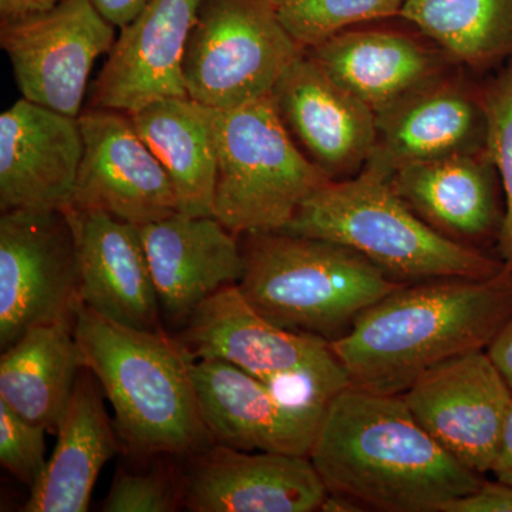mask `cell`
<instances>
[{"instance_id": "cell-1", "label": "cell", "mask_w": 512, "mask_h": 512, "mask_svg": "<svg viewBox=\"0 0 512 512\" xmlns=\"http://www.w3.org/2000/svg\"><path fill=\"white\" fill-rule=\"evenodd\" d=\"M309 458L328 493L365 511L441 512L485 480L420 426L400 394L352 386L330 403Z\"/></svg>"}, {"instance_id": "cell-2", "label": "cell", "mask_w": 512, "mask_h": 512, "mask_svg": "<svg viewBox=\"0 0 512 512\" xmlns=\"http://www.w3.org/2000/svg\"><path fill=\"white\" fill-rule=\"evenodd\" d=\"M511 316L508 268L490 278L427 279L383 296L330 346L350 386L403 394L434 366L487 349Z\"/></svg>"}, {"instance_id": "cell-3", "label": "cell", "mask_w": 512, "mask_h": 512, "mask_svg": "<svg viewBox=\"0 0 512 512\" xmlns=\"http://www.w3.org/2000/svg\"><path fill=\"white\" fill-rule=\"evenodd\" d=\"M73 332L83 367L113 407L124 453L183 458L214 444L192 379L195 360L174 335L126 328L84 305Z\"/></svg>"}, {"instance_id": "cell-4", "label": "cell", "mask_w": 512, "mask_h": 512, "mask_svg": "<svg viewBox=\"0 0 512 512\" xmlns=\"http://www.w3.org/2000/svg\"><path fill=\"white\" fill-rule=\"evenodd\" d=\"M238 288L278 328L332 343L369 306L403 284L345 245L284 231L239 235Z\"/></svg>"}, {"instance_id": "cell-5", "label": "cell", "mask_w": 512, "mask_h": 512, "mask_svg": "<svg viewBox=\"0 0 512 512\" xmlns=\"http://www.w3.org/2000/svg\"><path fill=\"white\" fill-rule=\"evenodd\" d=\"M281 231L345 245L400 284L490 278L505 268L495 252L441 237L407 207L390 180L365 170L313 192Z\"/></svg>"}, {"instance_id": "cell-6", "label": "cell", "mask_w": 512, "mask_h": 512, "mask_svg": "<svg viewBox=\"0 0 512 512\" xmlns=\"http://www.w3.org/2000/svg\"><path fill=\"white\" fill-rule=\"evenodd\" d=\"M215 140L214 217L234 234L281 231L330 183L293 141L271 94L215 110Z\"/></svg>"}, {"instance_id": "cell-7", "label": "cell", "mask_w": 512, "mask_h": 512, "mask_svg": "<svg viewBox=\"0 0 512 512\" xmlns=\"http://www.w3.org/2000/svg\"><path fill=\"white\" fill-rule=\"evenodd\" d=\"M303 52L275 0H202L185 47V92L211 109H235L269 96Z\"/></svg>"}, {"instance_id": "cell-8", "label": "cell", "mask_w": 512, "mask_h": 512, "mask_svg": "<svg viewBox=\"0 0 512 512\" xmlns=\"http://www.w3.org/2000/svg\"><path fill=\"white\" fill-rule=\"evenodd\" d=\"M82 306L76 242L66 212H2V352L36 326L74 323Z\"/></svg>"}, {"instance_id": "cell-9", "label": "cell", "mask_w": 512, "mask_h": 512, "mask_svg": "<svg viewBox=\"0 0 512 512\" xmlns=\"http://www.w3.org/2000/svg\"><path fill=\"white\" fill-rule=\"evenodd\" d=\"M114 29L92 0H63L43 15L2 25L0 45L23 99L80 117L94 63L116 43Z\"/></svg>"}, {"instance_id": "cell-10", "label": "cell", "mask_w": 512, "mask_h": 512, "mask_svg": "<svg viewBox=\"0 0 512 512\" xmlns=\"http://www.w3.org/2000/svg\"><path fill=\"white\" fill-rule=\"evenodd\" d=\"M483 80L454 66L377 113L365 171L390 180L407 164L488 148Z\"/></svg>"}, {"instance_id": "cell-11", "label": "cell", "mask_w": 512, "mask_h": 512, "mask_svg": "<svg viewBox=\"0 0 512 512\" xmlns=\"http://www.w3.org/2000/svg\"><path fill=\"white\" fill-rule=\"evenodd\" d=\"M400 396L451 456L481 476L493 471L512 392L487 350L434 366Z\"/></svg>"}, {"instance_id": "cell-12", "label": "cell", "mask_w": 512, "mask_h": 512, "mask_svg": "<svg viewBox=\"0 0 512 512\" xmlns=\"http://www.w3.org/2000/svg\"><path fill=\"white\" fill-rule=\"evenodd\" d=\"M79 120L83 158L70 207L107 212L134 225L180 211L167 171L138 134L130 114L92 109Z\"/></svg>"}, {"instance_id": "cell-13", "label": "cell", "mask_w": 512, "mask_h": 512, "mask_svg": "<svg viewBox=\"0 0 512 512\" xmlns=\"http://www.w3.org/2000/svg\"><path fill=\"white\" fill-rule=\"evenodd\" d=\"M191 512H313L328 490L311 458L211 444L181 458Z\"/></svg>"}, {"instance_id": "cell-14", "label": "cell", "mask_w": 512, "mask_h": 512, "mask_svg": "<svg viewBox=\"0 0 512 512\" xmlns=\"http://www.w3.org/2000/svg\"><path fill=\"white\" fill-rule=\"evenodd\" d=\"M271 96L293 141L330 181L365 170L376 143V113L308 53L286 67Z\"/></svg>"}, {"instance_id": "cell-15", "label": "cell", "mask_w": 512, "mask_h": 512, "mask_svg": "<svg viewBox=\"0 0 512 512\" xmlns=\"http://www.w3.org/2000/svg\"><path fill=\"white\" fill-rule=\"evenodd\" d=\"M83 147L79 117L16 101L0 114V210L69 208Z\"/></svg>"}, {"instance_id": "cell-16", "label": "cell", "mask_w": 512, "mask_h": 512, "mask_svg": "<svg viewBox=\"0 0 512 512\" xmlns=\"http://www.w3.org/2000/svg\"><path fill=\"white\" fill-rule=\"evenodd\" d=\"M153 275L164 326L175 333L205 299L244 275L239 235L215 217L175 212L138 225Z\"/></svg>"}, {"instance_id": "cell-17", "label": "cell", "mask_w": 512, "mask_h": 512, "mask_svg": "<svg viewBox=\"0 0 512 512\" xmlns=\"http://www.w3.org/2000/svg\"><path fill=\"white\" fill-rule=\"evenodd\" d=\"M390 184L407 207L441 237L495 252L505 200L488 148L404 165L392 175Z\"/></svg>"}, {"instance_id": "cell-18", "label": "cell", "mask_w": 512, "mask_h": 512, "mask_svg": "<svg viewBox=\"0 0 512 512\" xmlns=\"http://www.w3.org/2000/svg\"><path fill=\"white\" fill-rule=\"evenodd\" d=\"M194 360H225L265 377L340 365L330 342L278 328L249 305L238 285L215 292L174 333Z\"/></svg>"}, {"instance_id": "cell-19", "label": "cell", "mask_w": 512, "mask_h": 512, "mask_svg": "<svg viewBox=\"0 0 512 512\" xmlns=\"http://www.w3.org/2000/svg\"><path fill=\"white\" fill-rule=\"evenodd\" d=\"M64 212L76 242L83 305L126 328L165 332L138 225L103 211Z\"/></svg>"}, {"instance_id": "cell-20", "label": "cell", "mask_w": 512, "mask_h": 512, "mask_svg": "<svg viewBox=\"0 0 512 512\" xmlns=\"http://www.w3.org/2000/svg\"><path fill=\"white\" fill-rule=\"evenodd\" d=\"M202 0H150L121 29L94 86V109L131 114L161 97L187 96L183 60Z\"/></svg>"}, {"instance_id": "cell-21", "label": "cell", "mask_w": 512, "mask_h": 512, "mask_svg": "<svg viewBox=\"0 0 512 512\" xmlns=\"http://www.w3.org/2000/svg\"><path fill=\"white\" fill-rule=\"evenodd\" d=\"M305 52L376 114L457 66L419 30L367 23L339 30Z\"/></svg>"}, {"instance_id": "cell-22", "label": "cell", "mask_w": 512, "mask_h": 512, "mask_svg": "<svg viewBox=\"0 0 512 512\" xmlns=\"http://www.w3.org/2000/svg\"><path fill=\"white\" fill-rule=\"evenodd\" d=\"M192 379L215 444L309 457L316 431L285 409L268 387L225 360H195Z\"/></svg>"}, {"instance_id": "cell-23", "label": "cell", "mask_w": 512, "mask_h": 512, "mask_svg": "<svg viewBox=\"0 0 512 512\" xmlns=\"http://www.w3.org/2000/svg\"><path fill=\"white\" fill-rule=\"evenodd\" d=\"M104 399L99 380L92 370L82 367L60 419L55 451L22 511L89 510L100 471L123 451Z\"/></svg>"}, {"instance_id": "cell-24", "label": "cell", "mask_w": 512, "mask_h": 512, "mask_svg": "<svg viewBox=\"0 0 512 512\" xmlns=\"http://www.w3.org/2000/svg\"><path fill=\"white\" fill-rule=\"evenodd\" d=\"M130 117L167 171L180 212L214 217L218 170L215 110L190 96H170L151 101Z\"/></svg>"}, {"instance_id": "cell-25", "label": "cell", "mask_w": 512, "mask_h": 512, "mask_svg": "<svg viewBox=\"0 0 512 512\" xmlns=\"http://www.w3.org/2000/svg\"><path fill=\"white\" fill-rule=\"evenodd\" d=\"M73 325L36 326L0 357V402L47 433H57L83 367Z\"/></svg>"}, {"instance_id": "cell-26", "label": "cell", "mask_w": 512, "mask_h": 512, "mask_svg": "<svg viewBox=\"0 0 512 512\" xmlns=\"http://www.w3.org/2000/svg\"><path fill=\"white\" fill-rule=\"evenodd\" d=\"M399 19L477 76L512 57V0H407Z\"/></svg>"}, {"instance_id": "cell-27", "label": "cell", "mask_w": 512, "mask_h": 512, "mask_svg": "<svg viewBox=\"0 0 512 512\" xmlns=\"http://www.w3.org/2000/svg\"><path fill=\"white\" fill-rule=\"evenodd\" d=\"M407 0H275L279 19L303 50L360 23L399 18Z\"/></svg>"}, {"instance_id": "cell-28", "label": "cell", "mask_w": 512, "mask_h": 512, "mask_svg": "<svg viewBox=\"0 0 512 512\" xmlns=\"http://www.w3.org/2000/svg\"><path fill=\"white\" fill-rule=\"evenodd\" d=\"M488 150L500 174L505 200L503 228L495 252L512 272V57L483 80Z\"/></svg>"}, {"instance_id": "cell-29", "label": "cell", "mask_w": 512, "mask_h": 512, "mask_svg": "<svg viewBox=\"0 0 512 512\" xmlns=\"http://www.w3.org/2000/svg\"><path fill=\"white\" fill-rule=\"evenodd\" d=\"M183 507L180 467L160 464L133 473L117 470L101 510L106 512H173Z\"/></svg>"}, {"instance_id": "cell-30", "label": "cell", "mask_w": 512, "mask_h": 512, "mask_svg": "<svg viewBox=\"0 0 512 512\" xmlns=\"http://www.w3.org/2000/svg\"><path fill=\"white\" fill-rule=\"evenodd\" d=\"M46 433L0 402V464L30 490L46 468Z\"/></svg>"}, {"instance_id": "cell-31", "label": "cell", "mask_w": 512, "mask_h": 512, "mask_svg": "<svg viewBox=\"0 0 512 512\" xmlns=\"http://www.w3.org/2000/svg\"><path fill=\"white\" fill-rule=\"evenodd\" d=\"M441 512H512V484L484 480L473 493L448 501Z\"/></svg>"}, {"instance_id": "cell-32", "label": "cell", "mask_w": 512, "mask_h": 512, "mask_svg": "<svg viewBox=\"0 0 512 512\" xmlns=\"http://www.w3.org/2000/svg\"><path fill=\"white\" fill-rule=\"evenodd\" d=\"M63 0H0L2 25L35 18L56 8Z\"/></svg>"}, {"instance_id": "cell-33", "label": "cell", "mask_w": 512, "mask_h": 512, "mask_svg": "<svg viewBox=\"0 0 512 512\" xmlns=\"http://www.w3.org/2000/svg\"><path fill=\"white\" fill-rule=\"evenodd\" d=\"M485 350L512 392V316Z\"/></svg>"}, {"instance_id": "cell-34", "label": "cell", "mask_w": 512, "mask_h": 512, "mask_svg": "<svg viewBox=\"0 0 512 512\" xmlns=\"http://www.w3.org/2000/svg\"><path fill=\"white\" fill-rule=\"evenodd\" d=\"M93 5L114 28H126L150 0H92Z\"/></svg>"}, {"instance_id": "cell-35", "label": "cell", "mask_w": 512, "mask_h": 512, "mask_svg": "<svg viewBox=\"0 0 512 512\" xmlns=\"http://www.w3.org/2000/svg\"><path fill=\"white\" fill-rule=\"evenodd\" d=\"M491 473L494 474L497 480L512 484V400L507 419H505L500 451H498L497 460H495Z\"/></svg>"}, {"instance_id": "cell-36", "label": "cell", "mask_w": 512, "mask_h": 512, "mask_svg": "<svg viewBox=\"0 0 512 512\" xmlns=\"http://www.w3.org/2000/svg\"><path fill=\"white\" fill-rule=\"evenodd\" d=\"M319 511L323 512H363L365 508L357 504L352 498L342 494L328 493L320 505Z\"/></svg>"}]
</instances>
